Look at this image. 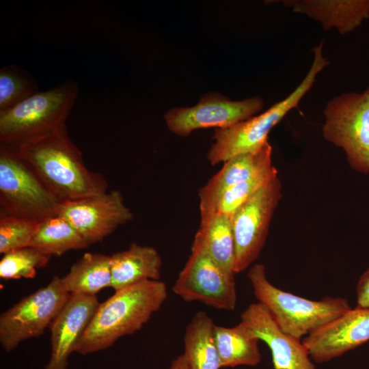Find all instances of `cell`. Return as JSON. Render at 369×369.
I'll return each instance as SVG.
<instances>
[{
  "label": "cell",
  "instance_id": "obj_1",
  "mask_svg": "<svg viewBox=\"0 0 369 369\" xmlns=\"http://www.w3.org/2000/svg\"><path fill=\"white\" fill-rule=\"evenodd\" d=\"M14 148L61 202L107 191L106 178L87 168L66 124Z\"/></svg>",
  "mask_w": 369,
  "mask_h": 369
},
{
  "label": "cell",
  "instance_id": "obj_2",
  "mask_svg": "<svg viewBox=\"0 0 369 369\" xmlns=\"http://www.w3.org/2000/svg\"><path fill=\"white\" fill-rule=\"evenodd\" d=\"M167 297L166 285L160 280L115 291L99 304L75 352L85 355L106 349L121 337L140 330Z\"/></svg>",
  "mask_w": 369,
  "mask_h": 369
},
{
  "label": "cell",
  "instance_id": "obj_3",
  "mask_svg": "<svg viewBox=\"0 0 369 369\" xmlns=\"http://www.w3.org/2000/svg\"><path fill=\"white\" fill-rule=\"evenodd\" d=\"M247 278L258 302L284 332L300 340L351 309L342 297L311 300L277 288L267 279L262 264L250 267Z\"/></svg>",
  "mask_w": 369,
  "mask_h": 369
},
{
  "label": "cell",
  "instance_id": "obj_4",
  "mask_svg": "<svg viewBox=\"0 0 369 369\" xmlns=\"http://www.w3.org/2000/svg\"><path fill=\"white\" fill-rule=\"evenodd\" d=\"M323 42L313 49L312 66L301 83L284 100L274 104L264 113L225 128H216L215 140L207 159L213 165L224 163L238 154L251 152L268 141L271 130L293 108L312 87L317 75L329 62L323 55Z\"/></svg>",
  "mask_w": 369,
  "mask_h": 369
},
{
  "label": "cell",
  "instance_id": "obj_5",
  "mask_svg": "<svg viewBox=\"0 0 369 369\" xmlns=\"http://www.w3.org/2000/svg\"><path fill=\"white\" fill-rule=\"evenodd\" d=\"M78 94L76 82L66 80L1 113V144L16 147L66 124Z\"/></svg>",
  "mask_w": 369,
  "mask_h": 369
},
{
  "label": "cell",
  "instance_id": "obj_6",
  "mask_svg": "<svg viewBox=\"0 0 369 369\" xmlns=\"http://www.w3.org/2000/svg\"><path fill=\"white\" fill-rule=\"evenodd\" d=\"M61 203L14 147L0 144L1 213L41 221L56 215Z\"/></svg>",
  "mask_w": 369,
  "mask_h": 369
},
{
  "label": "cell",
  "instance_id": "obj_7",
  "mask_svg": "<svg viewBox=\"0 0 369 369\" xmlns=\"http://www.w3.org/2000/svg\"><path fill=\"white\" fill-rule=\"evenodd\" d=\"M323 115V138L344 151L351 168L369 174V85L334 96Z\"/></svg>",
  "mask_w": 369,
  "mask_h": 369
},
{
  "label": "cell",
  "instance_id": "obj_8",
  "mask_svg": "<svg viewBox=\"0 0 369 369\" xmlns=\"http://www.w3.org/2000/svg\"><path fill=\"white\" fill-rule=\"evenodd\" d=\"M70 297L61 277L25 297L0 316V344L5 351L43 334Z\"/></svg>",
  "mask_w": 369,
  "mask_h": 369
},
{
  "label": "cell",
  "instance_id": "obj_9",
  "mask_svg": "<svg viewBox=\"0 0 369 369\" xmlns=\"http://www.w3.org/2000/svg\"><path fill=\"white\" fill-rule=\"evenodd\" d=\"M282 197L277 176L272 178L232 216L235 243V273L246 270L258 258L274 212Z\"/></svg>",
  "mask_w": 369,
  "mask_h": 369
},
{
  "label": "cell",
  "instance_id": "obj_10",
  "mask_svg": "<svg viewBox=\"0 0 369 369\" xmlns=\"http://www.w3.org/2000/svg\"><path fill=\"white\" fill-rule=\"evenodd\" d=\"M172 290L185 301H199L218 310H233L236 305L234 276L197 249H191Z\"/></svg>",
  "mask_w": 369,
  "mask_h": 369
},
{
  "label": "cell",
  "instance_id": "obj_11",
  "mask_svg": "<svg viewBox=\"0 0 369 369\" xmlns=\"http://www.w3.org/2000/svg\"><path fill=\"white\" fill-rule=\"evenodd\" d=\"M57 214L66 219L89 246L134 217L118 190L62 202Z\"/></svg>",
  "mask_w": 369,
  "mask_h": 369
},
{
  "label": "cell",
  "instance_id": "obj_12",
  "mask_svg": "<svg viewBox=\"0 0 369 369\" xmlns=\"http://www.w3.org/2000/svg\"><path fill=\"white\" fill-rule=\"evenodd\" d=\"M262 107L263 100L259 96L230 100L221 95L210 94L203 96L194 107L171 109L165 120L169 131L186 137L200 128L232 126L254 116Z\"/></svg>",
  "mask_w": 369,
  "mask_h": 369
},
{
  "label": "cell",
  "instance_id": "obj_13",
  "mask_svg": "<svg viewBox=\"0 0 369 369\" xmlns=\"http://www.w3.org/2000/svg\"><path fill=\"white\" fill-rule=\"evenodd\" d=\"M239 323L249 335L267 344L274 369H316L302 340L284 332L260 303L249 304Z\"/></svg>",
  "mask_w": 369,
  "mask_h": 369
},
{
  "label": "cell",
  "instance_id": "obj_14",
  "mask_svg": "<svg viewBox=\"0 0 369 369\" xmlns=\"http://www.w3.org/2000/svg\"><path fill=\"white\" fill-rule=\"evenodd\" d=\"M369 341V308L356 307L302 339L310 356L325 363Z\"/></svg>",
  "mask_w": 369,
  "mask_h": 369
},
{
  "label": "cell",
  "instance_id": "obj_15",
  "mask_svg": "<svg viewBox=\"0 0 369 369\" xmlns=\"http://www.w3.org/2000/svg\"><path fill=\"white\" fill-rule=\"evenodd\" d=\"M99 304L96 295H70L49 327L51 352L44 369H67Z\"/></svg>",
  "mask_w": 369,
  "mask_h": 369
},
{
  "label": "cell",
  "instance_id": "obj_16",
  "mask_svg": "<svg viewBox=\"0 0 369 369\" xmlns=\"http://www.w3.org/2000/svg\"><path fill=\"white\" fill-rule=\"evenodd\" d=\"M273 166L272 147L269 141L254 152L238 154L225 161L221 169L199 191L200 215L213 213L228 189Z\"/></svg>",
  "mask_w": 369,
  "mask_h": 369
},
{
  "label": "cell",
  "instance_id": "obj_17",
  "mask_svg": "<svg viewBox=\"0 0 369 369\" xmlns=\"http://www.w3.org/2000/svg\"><path fill=\"white\" fill-rule=\"evenodd\" d=\"M293 12L320 23L325 31L331 28L345 35L369 18V0H284Z\"/></svg>",
  "mask_w": 369,
  "mask_h": 369
},
{
  "label": "cell",
  "instance_id": "obj_18",
  "mask_svg": "<svg viewBox=\"0 0 369 369\" xmlns=\"http://www.w3.org/2000/svg\"><path fill=\"white\" fill-rule=\"evenodd\" d=\"M162 259L150 246L131 244L111 255V285L118 291L148 280H159Z\"/></svg>",
  "mask_w": 369,
  "mask_h": 369
},
{
  "label": "cell",
  "instance_id": "obj_19",
  "mask_svg": "<svg viewBox=\"0 0 369 369\" xmlns=\"http://www.w3.org/2000/svg\"><path fill=\"white\" fill-rule=\"evenodd\" d=\"M191 249L206 254L235 276V243L230 217L217 213L201 215Z\"/></svg>",
  "mask_w": 369,
  "mask_h": 369
},
{
  "label": "cell",
  "instance_id": "obj_20",
  "mask_svg": "<svg viewBox=\"0 0 369 369\" xmlns=\"http://www.w3.org/2000/svg\"><path fill=\"white\" fill-rule=\"evenodd\" d=\"M215 325L204 312L200 310L186 327L184 353L188 369H219L221 360L215 340Z\"/></svg>",
  "mask_w": 369,
  "mask_h": 369
},
{
  "label": "cell",
  "instance_id": "obj_21",
  "mask_svg": "<svg viewBox=\"0 0 369 369\" xmlns=\"http://www.w3.org/2000/svg\"><path fill=\"white\" fill-rule=\"evenodd\" d=\"M61 279L70 295H96L102 289L111 287V256L86 253Z\"/></svg>",
  "mask_w": 369,
  "mask_h": 369
},
{
  "label": "cell",
  "instance_id": "obj_22",
  "mask_svg": "<svg viewBox=\"0 0 369 369\" xmlns=\"http://www.w3.org/2000/svg\"><path fill=\"white\" fill-rule=\"evenodd\" d=\"M214 334L221 367L256 366L260 362V340L249 335L240 323L232 327L215 325Z\"/></svg>",
  "mask_w": 369,
  "mask_h": 369
},
{
  "label": "cell",
  "instance_id": "obj_23",
  "mask_svg": "<svg viewBox=\"0 0 369 369\" xmlns=\"http://www.w3.org/2000/svg\"><path fill=\"white\" fill-rule=\"evenodd\" d=\"M31 247L52 257L85 249L89 245L66 219L56 214L40 221Z\"/></svg>",
  "mask_w": 369,
  "mask_h": 369
},
{
  "label": "cell",
  "instance_id": "obj_24",
  "mask_svg": "<svg viewBox=\"0 0 369 369\" xmlns=\"http://www.w3.org/2000/svg\"><path fill=\"white\" fill-rule=\"evenodd\" d=\"M37 81L24 69L8 65L0 69V114L38 92Z\"/></svg>",
  "mask_w": 369,
  "mask_h": 369
},
{
  "label": "cell",
  "instance_id": "obj_25",
  "mask_svg": "<svg viewBox=\"0 0 369 369\" xmlns=\"http://www.w3.org/2000/svg\"><path fill=\"white\" fill-rule=\"evenodd\" d=\"M51 256L33 247H27L3 254L0 261V277L3 279L33 278L37 270L45 266Z\"/></svg>",
  "mask_w": 369,
  "mask_h": 369
},
{
  "label": "cell",
  "instance_id": "obj_26",
  "mask_svg": "<svg viewBox=\"0 0 369 369\" xmlns=\"http://www.w3.org/2000/svg\"><path fill=\"white\" fill-rule=\"evenodd\" d=\"M277 175V169L273 166L247 180L233 185L222 194L213 213L231 218L245 202Z\"/></svg>",
  "mask_w": 369,
  "mask_h": 369
},
{
  "label": "cell",
  "instance_id": "obj_27",
  "mask_svg": "<svg viewBox=\"0 0 369 369\" xmlns=\"http://www.w3.org/2000/svg\"><path fill=\"white\" fill-rule=\"evenodd\" d=\"M40 221L0 215V253L31 246Z\"/></svg>",
  "mask_w": 369,
  "mask_h": 369
},
{
  "label": "cell",
  "instance_id": "obj_28",
  "mask_svg": "<svg viewBox=\"0 0 369 369\" xmlns=\"http://www.w3.org/2000/svg\"><path fill=\"white\" fill-rule=\"evenodd\" d=\"M357 307L369 308V268L360 276L356 288Z\"/></svg>",
  "mask_w": 369,
  "mask_h": 369
},
{
  "label": "cell",
  "instance_id": "obj_29",
  "mask_svg": "<svg viewBox=\"0 0 369 369\" xmlns=\"http://www.w3.org/2000/svg\"><path fill=\"white\" fill-rule=\"evenodd\" d=\"M168 369H188L183 355H179L174 359Z\"/></svg>",
  "mask_w": 369,
  "mask_h": 369
}]
</instances>
